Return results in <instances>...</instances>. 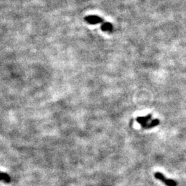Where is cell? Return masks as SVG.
Here are the masks:
<instances>
[{
  "instance_id": "7a4b0ae2",
  "label": "cell",
  "mask_w": 186,
  "mask_h": 186,
  "mask_svg": "<svg viewBox=\"0 0 186 186\" xmlns=\"http://www.w3.org/2000/svg\"><path fill=\"white\" fill-rule=\"evenodd\" d=\"M152 117L151 114H148V116L146 117H137V121L139 123V124L141 125V126H142L143 128H146L147 127L148 125V122L150 121V119Z\"/></svg>"
},
{
  "instance_id": "3957f363",
  "label": "cell",
  "mask_w": 186,
  "mask_h": 186,
  "mask_svg": "<svg viewBox=\"0 0 186 186\" xmlns=\"http://www.w3.org/2000/svg\"><path fill=\"white\" fill-rule=\"evenodd\" d=\"M86 20L89 23H91V24H95V23H101L103 19H101L98 16H95V15H90V16H88L86 18Z\"/></svg>"
},
{
  "instance_id": "6da1fadb",
  "label": "cell",
  "mask_w": 186,
  "mask_h": 186,
  "mask_svg": "<svg viewBox=\"0 0 186 186\" xmlns=\"http://www.w3.org/2000/svg\"><path fill=\"white\" fill-rule=\"evenodd\" d=\"M154 177H155L157 179L160 180L161 181L163 182L167 186H177V183L175 181L166 179V178L164 177V175H163V174L161 173V172H155V173H154Z\"/></svg>"
},
{
  "instance_id": "5b68a950",
  "label": "cell",
  "mask_w": 186,
  "mask_h": 186,
  "mask_svg": "<svg viewBox=\"0 0 186 186\" xmlns=\"http://www.w3.org/2000/svg\"><path fill=\"white\" fill-rule=\"evenodd\" d=\"M112 26L111 23H104L103 25L101 26V29L104 31H111L112 30Z\"/></svg>"
},
{
  "instance_id": "8992f818",
  "label": "cell",
  "mask_w": 186,
  "mask_h": 186,
  "mask_svg": "<svg viewBox=\"0 0 186 186\" xmlns=\"http://www.w3.org/2000/svg\"><path fill=\"white\" fill-rule=\"evenodd\" d=\"M159 124V119H154L152 121L150 124H148L147 127H146V129H148V128H152L156 126V125H158Z\"/></svg>"
},
{
  "instance_id": "277c9868",
  "label": "cell",
  "mask_w": 186,
  "mask_h": 186,
  "mask_svg": "<svg viewBox=\"0 0 186 186\" xmlns=\"http://www.w3.org/2000/svg\"><path fill=\"white\" fill-rule=\"evenodd\" d=\"M0 181H4L6 183H9L11 181V178L9 174L4 172H0Z\"/></svg>"
}]
</instances>
